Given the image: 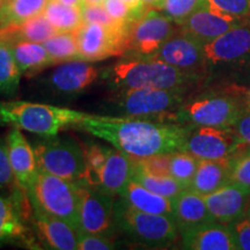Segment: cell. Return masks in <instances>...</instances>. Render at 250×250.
Masks as SVG:
<instances>
[{"mask_svg": "<svg viewBox=\"0 0 250 250\" xmlns=\"http://www.w3.org/2000/svg\"><path fill=\"white\" fill-rule=\"evenodd\" d=\"M245 147L234 129L198 126L188 134L182 151L199 160H225Z\"/></svg>", "mask_w": 250, "mask_h": 250, "instance_id": "7c38bea8", "label": "cell"}, {"mask_svg": "<svg viewBox=\"0 0 250 250\" xmlns=\"http://www.w3.org/2000/svg\"><path fill=\"white\" fill-rule=\"evenodd\" d=\"M202 6L230 17L250 19V0H203Z\"/></svg>", "mask_w": 250, "mask_h": 250, "instance_id": "8d00e7d4", "label": "cell"}, {"mask_svg": "<svg viewBox=\"0 0 250 250\" xmlns=\"http://www.w3.org/2000/svg\"><path fill=\"white\" fill-rule=\"evenodd\" d=\"M21 77L11 44L0 39V94L13 96L20 86Z\"/></svg>", "mask_w": 250, "mask_h": 250, "instance_id": "f546056e", "label": "cell"}, {"mask_svg": "<svg viewBox=\"0 0 250 250\" xmlns=\"http://www.w3.org/2000/svg\"><path fill=\"white\" fill-rule=\"evenodd\" d=\"M34 234L43 248L77 250L80 232L67 221L44 213L33 205L30 217Z\"/></svg>", "mask_w": 250, "mask_h": 250, "instance_id": "2e32d148", "label": "cell"}, {"mask_svg": "<svg viewBox=\"0 0 250 250\" xmlns=\"http://www.w3.org/2000/svg\"><path fill=\"white\" fill-rule=\"evenodd\" d=\"M62 4L68 5V6H77V7H83L85 5L83 0H59Z\"/></svg>", "mask_w": 250, "mask_h": 250, "instance_id": "7dc6e473", "label": "cell"}, {"mask_svg": "<svg viewBox=\"0 0 250 250\" xmlns=\"http://www.w3.org/2000/svg\"><path fill=\"white\" fill-rule=\"evenodd\" d=\"M76 34L80 61L99 62L125 54L127 31L115 30L100 23L83 22Z\"/></svg>", "mask_w": 250, "mask_h": 250, "instance_id": "5bb4252c", "label": "cell"}, {"mask_svg": "<svg viewBox=\"0 0 250 250\" xmlns=\"http://www.w3.org/2000/svg\"><path fill=\"white\" fill-rule=\"evenodd\" d=\"M177 27L160 9H147L130 24L124 57H153L179 30Z\"/></svg>", "mask_w": 250, "mask_h": 250, "instance_id": "9c48e42d", "label": "cell"}, {"mask_svg": "<svg viewBox=\"0 0 250 250\" xmlns=\"http://www.w3.org/2000/svg\"><path fill=\"white\" fill-rule=\"evenodd\" d=\"M43 44L48 50L55 65L71 61H80L76 31L56 34Z\"/></svg>", "mask_w": 250, "mask_h": 250, "instance_id": "1f68e13d", "label": "cell"}, {"mask_svg": "<svg viewBox=\"0 0 250 250\" xmlns=\"http://www.w3.org/2000/svg\"><path fill=\"white\" fill-rule=\"evenodd\" d=\"M133 170V156L116 147L109 148L105 164L88 187L98 188L114 196L121 195L130 180H132Z\"/></svg>", "mask_w": 250, "mask_h": 250, "instance_id": "ffe728a7", "label": "cell"}, {"mask_svg": "<svg viewBox=\"0 0 250 250\" xmlns=\"http://www.w3.org/2000/svg\"><path fill=\"white\" fill-rule=\"evenodd\" d=\"M233 129L243 145L250 147V108L243 112Z\"/></svg>", "mask_w": 250, "mask_h": 250, "instance_id": "ee69618b", "label": "cell"}, {"mask_svg": "<svg viewBox=\"0 0 250 250\" xmlns=\"http://www.w3.org/2000/svg\"><path fill=\"white\" fill-rule=\"evenodd\" d=\"M103 6L107 9L109 15L123 26L129 27L133 21H136L129 6L123 0H104Z\"/></svg>", "mask_w": 250, "mask_h": 250, "instance_id": "b9f144b4", "label": "cell"}, {"mask_svg": "<svg viewBox=\"0 0 250 250\" xmlns=\"http://www.w3.org/2000/svg\"><path fill=\"white\" fill-rule=\"evenodd\" d=\"M98 67L85 61H71L62 62L50 74L48 83L56 92L62 94H79L98 80Z\"/></svg>", "mask_w": 250, "mask_h": 250, "instance_id": "44dd1931", "label": "cell"}, {"mask_svg": "<svg viewBox=\"0 0 250 250\" xmlns=\"http://www.w3.org/2000/svg\"><path fill=\"white\" fill-rule=\"evenodd\" d=\"M149 58L169 64L182 72L199 78L201 80L208 73L204 44L184 34L180 28L167 42H165L159 51Z\"/></svg>", "mask_w": 250, "mask_h": 250, "instance_id": "9a60e30c", "label": "cell"}, {"mask_svg": "<svg viewBox=\"0 0 250 250\" xmlns=\"http://www.w3.org/2000/svg\"><path fill=\"white\" fill-rule=\"evenodd\" d=\"M0 190H7L8 193H15L21 190L12 169L7 143L4 138H0Z\"/></svg>", "mask_w": 250, "mask_h": 250, "instance_id": "74e56055", "label": "cell"}, {"mask_svg": "<svg viewBox=\"0 0 250 250\" xmlns=\"http://www.w3.org/2000/svg\"><path fill=\"white\" fill-rule=\"evenodd\" d=\"M132 180L145 187L146 189L151 190L152 192L160 195L167 198L173 199L175 196H177L181 191L188 188L175 180L173 176L167 175V176H159V175H152L147 171L143 170L142 168L137 167L134 164V170Z\"/></svg>", "mask_w": 250, "mask_h": 250, "instance_id": "4dcf8cb0", "label": "cell"}, {"mask_svg": "<svg viewBox=\"0 0 250 250\" xmlns=\"http://www.w3.org/2000/svg\"><path fill=\"white\" fill-rule=\"evenodd\" d=\"M133 158L182 151L192 127L164 121L89 115L76 125Z\"/></svg>", "mask_w": 250, "mask_h": 250, "instance_id": "6da1fadb", "label": "cell"}, {"mask_svg": "<svg viewBox=\"0 0 250 250\" xmlns=\"http://www.w3.org/2000/svg\"><path fill=\"white\" fill-rule=\"evenodd\" d=\"M230 183L250 190V147H245L228 158Z\"/></svg>", "mask_w": 250, "mask_h": 250, "instance_id": "836d02e7", "label": "cell"}, {"mask_svg": "<svg viewBox=\"0 0 250 250\" xmlns=\"http://www.w3.org/2000/svg\"><path fill=\"white\" fill-rule=\"evenodd\" d=\"M5 139L15 180L19 187L28 193L40 173L35 149L18 127H12Z\"/></svg>", "mask_w": 250, "mask_h": 250, "instance_id": "d6986e66", "label": "cell"}, {"mask_svg": "<svg viewBox=\"0 0 250 250\" xmlns=\"http://www.w3.org/2000/svg\"><path fill=\"white\" fill-rule=\"evenodd\" d=\"M112 88L190 89L199 78L182 72L169 64L153 58L125 57L104 72Z\"/></svg>", "mask_w": 250, "mask_h": 250, "instance_id": "7a4b0ae2", "label": "cell"}, {"mask_svg": "<svg viewBox=\"0 0 250 250\" xmlns=\"http://www.w3.org/2000/svg\"><path fill=\"white\" fill-rule=\"evenodd\" d=\"M121 198L136 210L153 214H164L173 218V203L167 197L156 195L134 180H130Z\"/></svg>", "mask_w": 250, "mask_h": 250, "instance_id": "d4e9b609", "label": "cell"}, {"mask_svg": "<svg viewBox=\"0 0 250 250\" xmlns=\"http://www.w3.org/2000/svg\"><path fill=\"white\" fill-rule=\"evenodd\" d=\"M83 17L85 22L100 23L115 30L129 31L130 28V26H123V24L118 23L116 20H114L103 5H83Z\"/></svg>", "mask_w": 250, "mask_h": 250, "instance_id": "f35d334b", "label": "cell"}, {"mask_svg": "<svg viewBox=\"0 0 250 250\" xmlns=\"http://www.w3.org/2000/svg\"><path fill=\"white\" fill-rule=\"evenodd\" d=\"M116 248L111 235L80 233L78 250H111Z\"/></svg>", "mask_w": 250, "mask_h": 250, "instance_id": "60d3db41", "label": "cell"}, {"mask_svg": "<svg viewBox=\"0 0 250 250\" xmlns=\"http://www.w3.org/2000/svg\"><path fill=\"white\" fill-rule=\"evenodd\" d=\"M80 233L111 235L115 227V196L94 187L78 184Z\"/></svg>", "mask_w": 250, "mask_h": 250, "instance_id": "4fadbf2b", "label": "cell"}, {"mask_svg": "<svg viewBox=\"0 0 250 250\" xmlns=\"http://www.w3.org/2000/svg\"><path fill=\"white\" fill-rule=\"evenodd\" d=\"M43 14L58 33L76 31L83 26V7L68 6L59 0H49Z\"/></svg>", "mask_w": 250, "mask_h": 250, "instance_id": "83f0119b", "label": "cell"}, {"mask_svg": "<svg viewBox=\"0 0 250 250\" xmlns=\"http://www.w3.org/2000/svg\"><path fill=\"white\" fill-rule=\"evenodd\" d=\"M247 215L250 218V204H249V208H248V212H247Z\"/></svg>", "mask_w": 250, "mask_h": 250, "instance_id": "f907efd6", "label": "cell"}, {"mask_svg": "<svg viewBox=\"0 0 250 250\" xmlns=\"http://www.w3.org/2000/svg\"><path fill=\"white\" fill-rule=\"evenodd\" d=\"M114 221L115 227L131 239L151 248H166L173 245L180 233L171 217L136 210L122 198L115 201Z\"/></svg>", "mask_w": 250, "mask_h": 250, "instance_id": "5b68a950", "label": "cell"}, {"mask_svg": "<svg viewBox=\"0 0 250 250\" xmlns=\"http://www.w3.org/2000/svg\"><path fill=\"white\" fill-rule=\"evenodd\" d=\"M199 165V159L184 151L171 153L169 174L175 180L190 188L191 181L195 176Z\"/></svg>", "mask_w": 250, "mask_h": 250, "instance_id": "d6a6232c", "label": "cell"}, {"mask_svg": "<svg viewBox=\"0 0 250 250\" xmlns=\"http://www.w3.org/2000/svg\"><path fill=\"white\" fill-rule=\"evenodd\" d=\"M248 107L241 96L228 92H206L186 100L175 111L174 123L190 127L214 126L233 129Z\"/></svg>", "mask_w": 250, "mask_h": 250, "instance_id": "277c9868", "label": "cell"}, {"mask_svg": "<svg viewBox=\"0 0 250 250\" xmlns=\"http://www.w3.org/2000/svg\"><path fill=\"white\" fill-rule=\"evenodd\" d=\"M208 211L215 221L233 225L245 217L250 204V190L235 183H228L217 191L204 196Z\"/></svg>", "mask_w": 250, "mask_h": 250, "instance_id": "e0dca14e", "label": "cell"}, {"mask_svg": "<svg viewBox=\"0 0 250 250\" xmlns=\"http://www.w3.org/2000/svg\"><path fill=\"white\" fill-rule=\"evenodd\" d=\"M58 34L44 14H40L19 24L0 28V39L13 44L17 42L44 43L50 37Z\"/></svg>", "mask_w": 250, "mask_h": 250, "instance_id": "cb8c5ba5", "label": "cell"}, {"mask_svg": "<svg viewBox=\"0 0 250 250\" xmlns=\"http://www.w3.org/2000/svg\"><path fill=\"white\" fill-rule=\"evenodd\" d=\"M228 183H230L228 159L199 160L198 168L189 189L202 196H208Z\"/></svg>", "mask_w": 250, "mask_h": 250, "instance_id": "484cf974", "label": "cell"}, {"mask_svg": "<svg viewBox=\"0 0 250 250\" xmlns=\"http://www.w3.org/2000/svg\"><path fill=\"white\" fill-rule=\"evenodd\" d=\"M166 0H143L144 5H145V7L149 9V8H155V9H162L164 7V4H165Z\"/></svg>", "mask_w": 250, "mask_h": 250, "instance_id": "bcb514c9", "label": "cell"}, {"mask_svg": "<svg viewBox=\"0 0 250 250\" xmlns=\"http://www.w3.org/2000/svg\"><path fill=\"white\" fill-rule=\"evenodd\" d=\"M206 71L250 64V19L204 44Z\"/></svg>", "mask_w": 250, "mask_h": 250, "instance_id": "8fae6325", "label": "cell"}, {"mask_svg": "<svg viewBox=\"0 0 250 250\" xmlns=\"http://www.w3.org/2000/svg\"><path fill=\"white\" fill-rule=\"evenodd\" d=\"M232 227L237 250H250V218L248 215L240 218Z\"/></svg>", "mask_w": 250, "mask_h": 250, "instance_id": "7bdbcfd3", "label": "cell"}, {"mask_svg": "<svg viewBox=\"0 0 250 250\" xmlns=\"http://www.w3.org/2000/svg\"><path fill=\"white\" fill-rule=\"evenodd\" d=\"M247 20L249 19L230 17L202 6L193 12L179 28L184 34L199 41L202 44H206L227 33L228 30L245 23Z\"/></svg>", "mask_w": 250, "mask_h": 250, "instance_id": "ac0fdd59", "label": "cell"}, {"mask_svg": "<svg viewBox=\"0 0 250 250\" xmlns=\"http://www.w3.org/2000/svg\"><path fill=\"white\" fill-rule=\"evenodd\" d=\"M248 101H249V104H250V90H249V93H248Z\"/></svg>", "mask_w": 250, "mask_h": 250, "instance_id": "816d5d0a", "label": "cell"}, {"mask_svg": "<svg viewBox=\"0 0 250 250\" xmlns=\"http://www.w3.org/2000/svg\"><path fill=\"white\" fill-rule=\"evenodd\" d=\"M85 5H103L104 0H83Z\"/></svg>", "mask_w": 250, "mask_h": 250, "instance_id": "c3c4849f", "label": "cell"}, {"mask_svg": "<svg viewBox=\"0 0 250 250\" xmlns=\"http://www.w3.org/2000/svg\"><path fill=\"white\" fill-rule=\"evenodd\" d=\"M28 196L36 208L67 221L80 232L78 183L40 171Z\"/></svg>", "mask_w": 250, "mask_h": 250, "instance_id": "8992f818", "label": "cell"}, {"mask_svg": "<svg viewBox=\"0 0 250 250\" xmlns=\"http://www.w3.org/2000/svg\"><path fill=\"white\" fill-rule=\"evenodd\" d=\"M33 213V204L24 190L15 193L0 192V246L22 243L33 246L36 237L27 226Z\"/></svg>", "mask_w": 250, "mask_h": 250, "instance_id": "30bf717a", "label": "cell"}, {"mask_svg": "<svg viewBox=\"0 0 250 250\" xmlns=\"http://www.w3.org/2000/svg\"><path fill=\"white\" fill-rule=\"evenodd\" d=\"M202 5L203 0H166L161 11L177 26H181Z\"/></svg>", "mask_w": 250, "mask_h": 250, "instance_id": "d590c367", "label": "cell"}, {"mask_svg": "<svg viewBox=\"0 0 250 250\" xmlns=\"http://www.w3.org/2000/svg\"><path fill=\"white\" fill-rule=\"evenodd\" d=\"M2 4H4V0H0V9L2 7Z\"/></svg>", "mask_w": 250, "mask_h": 250, "instance_id": "681fc988", "label": "cell"}, {"mask_svg": "<svg viewBox=\"0 0 250 250\" xmlns=\"http://www.w3.org/2000/svg\"><path fill=\"white\" fill-rule=\"evenodd\" d=\"M39 170L72 182L83 184L86 177V160L83 146L73 139L49 138L36 145Z\"/></svg>", "mask_w": 250, "mask_h": 250, "instance_id": "ba28073f", "label": "cell"}, {"mask_svg": "<svg viewBox=\"0 0 250 250\" xmlns=\"http://www.w3.org/2000/svg\"><path fill=\"white\" fill-rule=\"evenodd\" d=\"M188 89L131 88L120 89L115 104L125 117L164 121L171 118L186 101Z\"/></svg>", "mask_w": 250, "mask_h": 250, "instance_id": "52a82bcc", "label": "cell"}, {"mask_svg": "<svg viewBox=\"0 0 250 250\" xmlns=\"http://www.w3.org/2000/svg\"><path fill=\"white\" fill-rule=\"evenodd\" d=\"M49 0H4L0 9V28L22 23L44 12Z\"/></svg>", "mask_w": 250, "mask_h": 250, "instance_id": "f1b7e54d", "label": "cell"}, {"mask_svg": "<svg viewBox=\"0 0 250 250\" xmlns=\"http://www.w3.org/2000/svg\"><path fill=\"white\" fill-rule=\"evenodd\" d=\"M182 235V247L189 250H237L232 227L214 223L192 228Z\"/></svg>", "mask_w": 250, "mask_h": 250, "instance_id": "603a6c76", "label": "cell"}, {"mask_svg": "<svg viewBox=\"0 0 250 250\" xmlns=\"http://www.w3.org/2000/svg\"><path fill=\"white\" fill-rule=\"evenodd\" d=\"M173 203V219L180 233L187 232L214 223L215 219L208 211L204 196L191 189H184L171 199Z\"/></svg>", "mask_w": 250, "mask_h": 250, "instance_id": "7402d4cb", "label": "cell"}, {"mask_svg": "<svg viewBox=\"0 0 250 250\" xmlns=\"http://www.w3.org/2000/svg\"><path fill=\"white\" fill-rule=\"evenodd\" d=\"M11 46L22 76L34 77L44 68L55 65L43 43L17 42Z\"/></svg>", "mask_w": 250, "mask_h": 250, "instance_id": "4316f807", "label": "cell"}, {"mask_svg": "<svg viewBox=\"0 0 250 250\" xmlns=\"http://www.w3.org/2000/svg\"><path fill=\"white\" fill-rule=\"evenodd\" d=\"M90 114L27 101H0V126L18 127L52 138L66 126H76Z\"/></svg>", "mask_w": 250, "mask_h": 250, "instance_id": "3957f363", "label": "cell"}, {"mask_svg": "<svg viewBox=\"0 0 250 250\" xmlns=\"http://www.w3.org/2000/svg\"><path fill=\"white\" fill-rule=\"evenodd\" d=\"M123 1L129 6L131 12H132L134 20H137V19L142 17V15L147 11V8L144 5L143 0H123Z\"/></svg>", "mask_w": 250, "mask_h": 250, "instance_id": "f6af8a7d", "label": "cell"}, {"mask_svg": "<svg viewBox=\"0 0 250 250\" xmlns=\"http://www.w3.org/2000/svg\"><path fill=\"white\" fill-rule=\"evenodd\" d=\"M83 149L87 167L86 177L83 186H90L94 177L96 176V174L101 170L103 165L105 164V160L108 158L109 148L99 145L96 143H90L87 144V145H83Z\"/></svg>", "mask_w": 250, "mask_h": 250, "instance_id": "e575fe53", "label": "cell"}, {"mask_svg": "<svg viewBox=\"0 0 250 250\" xmlns=\"http://www.w3.org/2000/svg\"><path fill=\"white\" fill-rule=\"evenodd\" d=\"M171 153H164V154H156L147 158H133L134 164L137 167L142 168L143 170L147 171L152 175L159 176H167L169 174Z\"/></svg>", "mask_w": 250, "mask_h": 250, "instance_id": "ab89813d", "label": "cell"}]
</instances>
